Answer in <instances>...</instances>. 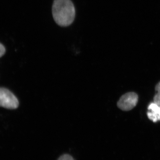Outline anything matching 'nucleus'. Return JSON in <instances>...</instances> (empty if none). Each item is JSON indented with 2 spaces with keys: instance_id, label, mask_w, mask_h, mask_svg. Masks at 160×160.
Listing matches in <instances>:
<instances>
[{
  "instance_id": "f257e3e1",
  "label": "nucleus",
  "mask_w": 160,
  "mask_h": 160,
  "mask_svg": "<svg viewBox=\"0 0 160 160\" xmlns=\"http://www.w3.org/2000/svg\"><path fill=\"white\" fill-rule=\"evenodd\" d=\"M52 16L56 23L62 27L70 26L75 17V9L71 0H54Z\"/></svg>"
},
{
  "instance_id": "f03ea898",
  "label": "nucleus",
  "mask_w": 160,
  "mask_h": 160,
  "mask_svg": "<svg viewBox=\"0 0 160 160\" xmlns=\"http://www.w3.org/2000/svg\"><path fill=\"white\" fill-rule=\"evenodd\" d=\"M18 106V100L11 91L6 88H0V107L14 109Z\"/></svg>"
},
{
  "instance_id": "7ed1b4c3",
  "label": "nucleus",
  "mask_w": 160,
  "mask_h": 160,
  "mask_svg": "<svg viewBox=\"0 0 160 160\" xmlns=\"http://www.w3.org/2000/svg\"><path fill=\"white\" fill-rule=\"evenodd\" d=\"M138 97L134 92H129L123 95L120 98L117 103L119 109L123 111H129L136 106Z\"/></svg>"
},
{
  "instance_id": "20e7f679",
  "label": "nucleus",
  "mask_w": 160,
  "mask_h": 160,
  "mask_svg": "<svg viewBox=\"0 0 160 160\" xmlns=\"http://www.w3.org/2000/svg\"><path fill=\"white\" fill-rule=\"evenodd\" d=\"M147 116L154 122L160 121V106L154 102L149 104L148 107Z\"/></svg>"
},
{
  "instance_id": "39448f33",
  "label": "nucleus",
  "mask_w": 160,
  "mask_h": 160,
  "mask_svg": "<svg viewBox=\"0 0 160 160\" xmlns=\"http://www.w3.org/2000/svg\"><path fill=\"white\" fill-rule=\"evenodd\" d=\"M155 90L157 93L153 98V102L160 106V82L156 86Z\"/></svg>"
},
{
  "instance_id": "423d86ee",
  "label": "nucleus",
  "mask_w": 160,
  "mask_h": 160,
  "mask_svg": "<svg viewBox=\"0 0 160 160\" xmlns=\"http://www.w3.org/2000/svg\"><path fill=\"white\" fill-rule=\"evenodd\" d=\"M58 160H74L72 157L68 154L63 155L60 157Z\"/></svg>"
},
{
  "instance_id": "0eeeda50",
  "label": "nucleus",
  "mask_w": 160,
  "mask_h": 160,
  "mask_svg": "<svg viewBox=\"0 0 160 160\" xmlns=\"http://www.w3.org/2000/svg\"><path fill=\"white\" fill-rule=\"evenodd\" d=\"M6 49L5 46H3L2 44L0 43V58L2 57L5 52H6Z\"/></svg>"
}]
</instances>
